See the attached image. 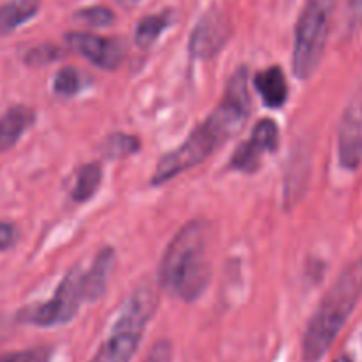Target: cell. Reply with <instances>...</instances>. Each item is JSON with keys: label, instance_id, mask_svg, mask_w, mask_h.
<instances>
[{"label": "cell", "instance_id": "cell-3", "mask_svg": "<svg viewBox=\"0 0 362 362\" xmlns=\"http://www.w3.org/2000/svg\"><path fill=\"white\" fill-rule=\"evenodd\" d=\"M361 293L362 259H358L341 272V276L330 286L313 318L309 320L302 341L304 362H318L329 351L337 334L350 318Z\"/></svg>", "mask_w": 362, "mask_h": 362}, {"label": "cell", "instance_id": "cell-14", "mask_svg": "<svg viewBox=\"0 0 362 362\" xmlns=\"http://www.w3.org/2000/svg\"><path fill=\"white\" fill-rule=\"evenodd\" d=\"M41 0H9L0 6V34H8L18 29L37 15Z\"/></svg>", "mask_w": 362, "mask_h": 362}, {"label": "cell", "instance_id": "cell-5", "mask_svg": "<svg viewBox=\"0 0 362 362\" xmlns=\"http://www.w3.org/2000/svg\"><path fill=\"white\" fill-rule=\"evenodd\" d=\"M336 0H305L295 29L293 73L300 80L315 75L325 50L330 15Z\"/></svg>", "mask_w": 362, "mask_h": 362}, {"label": "cell", "instance_id": "cell-20", "mask_svg": "<svg viewBox=\"0 0 362 362\" xmlns=\"http://www.w3.org/2000/svg\"><path fill=\"white\" fill-rule=\"evenodd\" d=\"M75 18L90 27H107L114 22V13L103 6H93L76 11Z\"/></svg>", "mask_w": 362, "mask_h": 362}, {"label": "cell", "instance_id": "cell-17", "mask_svg": "<svg viewBox=\"0 0 362 362\" xmlns=\"http://www.w3.org/2000/svg\"><path fill=\"white\" fill-rule=\"evenodd\" d=\"M141 149V141L134 135L127 134H112L105 139L102 146V151L105 155V158L109 160H119L124 156L135 155V153Z\"/></svg>", "mask_w": 362, "mask_h": 362}, {"label": "cell", "instance_id": "cell-8", "mask_svg": "<svg viewBox=\"0 0 362 362\" xmlns=\"http://www.w3.org/2000/svg\"><path fill=\"white\" fill-rule=\"evenodd\" d=\"M233 27L228 16L218 9H210L201 16L189 40V52L194 59L215 57L231 37Z\"/></svg>", "mask_w": 362, "mask_h": 362}, {"label": "cell", "instance_id": "cell-4", "mask_svg": "<svg viewBox=\"0 0 362 362\" xmlns=\"http://www.w3.org/2000/svg\"><path fill=\"white\" fill-rule=\"evenodd\" d=\"M156 308V291L151 286L137 288L121 309L110 336L89 362H130Z\"/></svg>", "mask_w": 362, "mask_h": 362}, {"label": "cell", "instance_id": "cell-11", "mask_svg": "<svg viewBox=\"0 0 362 362\" xmlns=\"http://www.w3.org/2000/svg\"><path fill=\"white\" fill-rule=\"evenodd\" d=\"M36 121V114L30 107L15 105L0 116V153L15 148L23 134Z\"/></svg>", "mask_w": 362, "mask_h": 362}, {"label": "cell", "instance_id": "cell-21", "mask_svg": "<svg viewBox=\"0 0 362 362\" xmlns=\"http://www.w3.org/2000/svg\"><path fill=\"white\" fill-rule=\"evenodd\" d=\"M50 350L48 348H33V350L11 351L0 355V362H48Z\"/></svg>", "mask_w": 362, "mask_h": 362}, {"label": "cell", "instance_id": "cell-18", "mask_svg": "<svg viewBox=\"0 0 362 362\" xmlns=\"http://www.w3.org/2000/svg\"><path fill=\"white\" fill-rule=\"evenodd\" d=\"M82 89V78L75 68L59 69L54 78V90L61 96H75Z\"/></svg>", "mask_w": 362, "mask_h": 362}, {"label": "cell", "instance_id": "cell-7", "mask_svg": "<svg viewBox=\"0 0 362 362\" xmlns=\"http://www.w3.org/2000/svg\"><path fill=\"white\" fill-rule=\"evenodd\" d=\"M279 148V128L272 119H261L254 127L249 141L242 142L229 160V169L252 174L261 167L264 153H274Z\"/></svg>", "mask_w": 362, "mask_h": 362}, {"label": "cell", "instance_id": "cell-22", "mask_svg": "<svg viewBox=\"0 0 362 362\" xmlns=\"http://www.w3.org/2000/svg\"><path fill=\"white\" fill-rule=\"evenodd\" d=\"M142 362H173V344L167 339L156 341Z\"/></svg>", "mask_w": 362, "mask_h": 362}, {"label": "cell", "instance_id": "cell-25", "mask_svg": "<svg viewBox=\"0 0 362 362\" xmlns=\"http://www.w3.org/2000/svg\"><path fill=\"white\" fill-rule=\"evenodd\" d=\"M334 362H354V361H351V358L348 357V355H341V357H337Z\"/></svg>", "mask_w": 362, "mask_h": 362}, {"label": "cell", "instance_id": "cell-24", "mask_svg": "<svg viewBox=\"0 0 362 362\" xmlns=\"http://www.w3.org/2000/svg\"><path fill=\"white\" fill-rule=\"evenodd\" d=\"M362 20V0H350L348 2V23L350 27L358 25Z\"/></svg>", "mask_w": 362, "mask_h": 362}, {"label": "cell", "instance_id": "cell-13", "mask_svg": "<svg viewBox=\"0 0 362 362\" xmlns=\"http://www.w3.org/2000/svg\"><path fill=\"white\" fill-rule=\"evenodd\" d=\"M254 86L268 109H281L288 100V83L279 66L263 69L254 76Z\"/></svg>", "mask_w": 362, "mask_h": 362}, {"label": "cell", "instance_id": "cell-6", "mask_svg": "<svg viewBox=\"0 0 362 362\" xmlns=\"http://www.w3.org/2000/svg\"><path fill=\"white\" fill-rule=\"evenodd\" d=\"M86 302L83 268L75 267L62 277L54 297L25 313V320L37 327H55L71 322Z\"/></svg>", "mask_w": 362, "mask_h": 362}, {"label": "cell", "instance_id": "cell-15", "mask_svg": "<svg viewBox=\"0 0 362 362\" xmlns=\"http://www.w3.org/2000/svg\"><path fill=\"white\" fill-rule=\"evenodd\" d=\"M102 167L98 163H87L78 170L76 176V183L73 187L71 197L76 203H86V201L93 199L95 194L98 192L100 185H102Z\"/></svg>", "mask_w": 362, "mask_h": 362}, {"label": "cell", "instance_id": "cell-10", "mask_svg": "<svg viewBox=\"0 0 362 362\" xmlns=\"http://www.w3.org/2000/svg\"><path fill=\"white\" fill-rule=\"evenodd\" d=\"M66 43L71 50L102 69H116L123 62L124 47L117 40L89 33H69L66 34Z\"/></svg>", "mask_w": 362, "mask_h": 362}, {"label": "cell", "instance_id": "cell-2", "mask_svg": "<svg viewBox=\"0 0 362 362\" xmlns=\"http://www.w3.org/2000/svg\"><path fill=\"white\" fill-rule=\"evenodd\" d=\"M210 224L190 221L176 233L160 263V286L174 298L192 302L204 293L210 283L206 259Z\"/></svg>", "mask_w": 362, "mask_h": 362}, {"label": "cell", "instance_id": "cell-23", "mask_svg": "<svg viewBox=\"0 0 362 362\" xmlns=\"http://www.w3.org/2000/svg\"><path fill=\"white\" fill-rule=\"evenodd\" d=\"M16 243V229L9 222H0V250L11 249Z\"/></svg>", "mask_w": 362, "mask_h": 362}, {"label": "cell", "instance_id": "cell-19", "mask_svg": "<svg viewBox=\"0 0 362 362\" xmlns=\"http://www.w3.org/2000/svg\"><path fill=\"white\" fill-rule=\"evenodd\" d=\"M62 57V50L55 45H40V47L30 48L25 54V62L33 68H40V66L52 64V62L59 61Z\"/></svg>", "mask_w": 362, "mask_h": 362}, {"label": "cell", "instance_id": "cell-12", "mask_svg": "<svg viewBox=\"0 0 362 362\" xmlns=\"http://www.w3.org/2000/svg\"><path fill=\"white\" fill-rule=\"evenodd\" d=\"M114 264V250L103 249L95 257L93 264L87 270H83V293L86 302H96L105 293L107 284H109L110 270Z\"/></svg>", "mask_w": 362, "mask_h": 362}, {"label": "cell", "instance_id": "cell-1", "mask_svg": "<svg viewBox=\"0 0 362 362\" xmlns=\"http://www.w3.org/2000/svg\"><path fill=\"white\" fill-rule=\"evenodd\" d=\"M249 110L250 98L247 89V71L245 68H240L229 78L222 102L203 121V124H199L180 148L158 160L151 176V185H163L173 177L203 163L233 135L242 130L249 117Z\"/></svg>", "mask_w": 362, "mask_h": 362}, {"label": "cell", "instance_id": "cell-9", "mask_svg": "<svg viewBox=\"0 0 362 362\" xmlns=\"http://www.w3.org/2000/svg\"><path fill=\"white\" fill-rule=\"evenodd\" d=\"M339 162L355 170L362 162V86L348 103L339 127Z\"/></svg>", "mask_w": 362, "mask_h": 362}, {"label": "cell", "instance_id": "cell-16", "mask_svg": "<svg viewBox=\"0 0 362 362\" xmlns=\"http://www.w3.org/2000/svg\"><path fill=\"white\" fill-rule=\"evenodd\" d=\"M170 25V13H160V15H151L142 18L137 23L135 29V43L141 48H149L160 36L163 30Z\"/></svg>", "mask_w": 362, "mask_h": 362}]
</instances>
